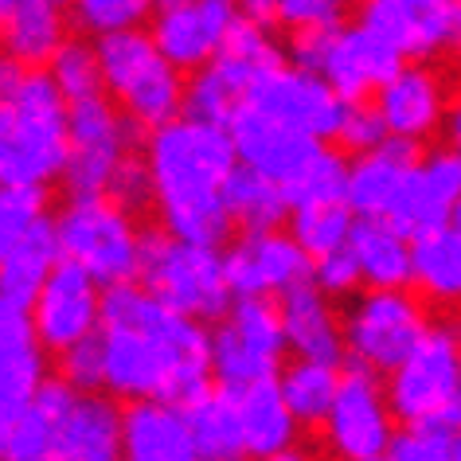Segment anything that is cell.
<instances>
[{
	"instance_id": "6da1fadb",
	"label": "cell",
	"mask_w": 461,
	"mask_h": 461,
	"mask_svg": "<svg viewBox=\"0 0 461 461\" xmlns=\"http://www.w3.org/2000/svg\"><path fill=\"white\" fill-rule=\"evenodd\" d=\"M106 387L125 399L192 407L212 387V337L195 317L165 305L145 285L118 282L102 294Z\"/></svg>"
},
{
	"instance_id": "7a4b0ae2",
	"label": "cell",
	"mask_w": 461,
	"mask_h": 461,
	"mask_svg": "<svg viewBox=\"0 0 461 461\" xmlns=\"http://www.w3.org/2000/svg\"><path fill=\"white\" fill-rule=\"evenodd\" d=\"M239 165L227 125L172 118L149 137V168L157 184V207L172 235L219 247L230 230L227 180Z\"/></svg>"
},
{
	"instance_id": "3957f363",
	"label": "cell",
	"mask_w": 461,
	"mask_h": 461,
	"mask_svg": "<svg viewBox=\"0 0 461 461\" xmlns=\"http://www.w3.org/2000/svg\"><path fill=\"white\" fill-rule=\"evenodd\" d=\"M71 102L51 71H32L16 55L0 59V184L43 188L67 168Z\"/></svg>"
},
{
	"instance_id": "277c9868",
	"label": "cell",
	"mask_w": 461,
	"mask_h": 461,
	"mask_svg": "<svg viewBox=\"0 0 461 461\" xmlns=\"http://www.w3.org/2000/svg\"><path fill=\"white\" fill-rule=\"evenodd\" d=\"M137 278L149 294H157L165 305L180 309L195 321H219L230 305L227 262L212 243H192L165 230L141 235V267Z\"/></svg>"
},
{
	"instance_id": "5b68a950",
	"label": "cell",
	"mask_w": 461,
	"mask_h": 461,
	"mask_svg": "<svg viewBox=\"0 0 461 461\" xmlns=\"http://www.w3.org/2000/svg\"><path fill=\"white\" fill-rule=\"evenodd\" d=\"M98 59H102V78L106 90L122 102L137 125H157L172 122L184 110V86H180V67L157 48L153 36L137 28L106 32L98 36Z\"/></svg>"
},
{
	"instance_id": "8992f818",
	"label": "cell",
	"mask_w": 461,
	"mask_h": 461,
	"mask_svg": "<svg viewBox=\"0 0 461 461\" xmlns=\"http://www.w3.org/2000/svg\"><path fill=\"white\" fill-rule=\"evenodd\" d=\"M387 399L399 422H442L461 430V332L426 329L391 372Z\"/></svg>"
},
{
	"instance_id": "52a82bcc",
	"label": "cell",
	"mask_w": 461,
	"mask_h": 461,
	"mask_svg": "<svg viewBox=\"0 0 461 461\" xmlns=\"http://www.w3.org/2000/svg\"><path fill=\"white\" fill-rule=\"evenodd\" d=\"M130 212L110 195H71L55 219L63 258L86 267L102 285L133 282L141 267V235L130 227Z\"/></svg>"
},
{
	"instance_id": "ba28073f",
	"label": "cell",
	"mask_w": 461,
	"mask_h": 461,
	"mask_svg": "<svg viewBox=\"0 0 461 461\" xmlns=\"http://www.w3.org/2000/svg\"><path fill=\"white\" fill-rule=\"evenodd\" d=\"M285 348L290 340L278 305H270L267 297H239L212 332V375L215 384L243 391L258 379L278 375Z\"/></svg>"
},
{
	"instance_id": "9c48e42d",
	"label": "cell",
	"mask_w": 461,
	"mask_h": 461,
	"mask_svg": "<svg viewBox=\"0 0 461 461\" xmlns=\"http://www.w3.org/2000/svg\"><path fill=\"white\" fill-rule=\"evenodd\" d=\"M426 329H430L426 313L407 294V285L402 290H372L348 309L344 344L360 367L391 375L411 356L414 344L426 337Z\"/></svg>"
},
{
	"instance_id": "30bf717a",
	"label": "cell",
	"mask_w": 461,
	"mask_h": 461,
	"mask_svg": "<svg viewBox=\"0 0 461 461\" xmlns=\"http://www.w3.org/2000/svg\"><path fill=\"white\" fill-rule=\"evenodd\" d=\"M133 118L122 122L102 95L71 102L67 125V168L63 184L71 195H106L113 168L125 160L133 145Z\"/></svg>"
},
{
	"instance_id": "8fae6325",
	"label": "cell",
	"mask_w": 461,
	"mask_h": 461,
	"mask_svg": "<svg viewBox=\"0 0 461 461\" xmlns=\"http://www.w3.org/2000/svg\"><path fill=\"white\" fill-rule=\"evenodd\" d=\"M329 446L348 461H379L387 457L395 438V411L387 391L375 384V372L356 364L340 375V391L325 419Z\"/></svg>"
},
{
	"instance_id": "7c38bea8",
	"label": "cell",
	"mask_w": 461,
	"mask_h": 461,
	"mask_svg": "<svg viewBox=\"0 0 461 461\" xmlns=\"http://www.w3.org/2000/svg\"><path fill=\"white\" fill-rule=\"evenodd\" d=\"M98 278L71 258H59L51 278L43 282L40 297L32 302L36 337L48 352H67L71 344L102 329V294Z\"/></svg>"
},
{
	"instance_id": "4fadbf2b",
	"label": "cell",
	"mask_w": 461,
	"mask_h": 461,
	"mask_svg": "<svg viewBox=\"0 0 461 461\" xmlns=\"http://www.w3.org/2000/svg\"><path fill=\"white\" fill-rule=\"evenodd\" d=\"M227 282L235 297H270L302 282H313V255L282 230H247L223 255Z\"/></svg>"
},
{
	"instance_id": "5bb4252c",
	"label": "cell",
	"mask_w": 461,
	"mask_h": 461,
	"mask_svg": "<svg viewBox=\"0 0 461 461\" xmlns=\"http://www.w3.org/2000/svg\"><path fill=\"white\" fill-rule=\"evenodd\" d=\"M247 102H255V106L267 110L270 118L294 125V130L317 137V141L337 137L340 122H344V110H348V102L329 86L325 75L305 71V67H297V63L294 67L282 63L278 71H270L247 95Z\"/></svg>"
},
{
	"instance_id": "9a60e30c",
	"label": "cell",
	"mask_w": 461,
	"mask_h": 461,
	"mask_svg": "<svg viewBox=\"0 0 461 461\" xmlns=\"http://www.w3.org/2000/svg\"><path fill=\"white\" fill-rule=\"evenodd\" d=\"M461 0H364V24L402 59H426L454 48Z\"/></svg>"
},
{
	"instance_id": "2e32d148",
	"label": "cell",
	"mask_w": 461,
	"mask_h": 461,
	"mask_svg": "<svg viewBox=\"0 0 461 461\" xmlns=\"http://www.w3.org/2000/svg\"><path fill=\"white\" fill-rule=\"evenodd\" d=\"M239 16V0H192L180 8H160L153 40L180 71H200L215 59Z\"/></svg>"
},
{
	"instance_id": "e0dca14e",
	"label": "cell",
	"mask_w": 461,
	"mask_h": 461,
	"mask_svg": "<svg viewBox=\"0 0 461 461\" xmlns=\"http://www.w3.org/2000/svg\"><path fill=\"white\" fill-rule=\"evenodd\" d=\"M399 67H402V55L360 20L356 28L340 24L332 32L321 75L329 78V86L337 90L344 102H364L367 95H375Z\"/></svg>"
},
{
	"instance_id": "ac0fdd59",
	"label": "cell",
	"mask_w": 461,
	"mask_h": 461,
	"mask_svg": "<svg viewBox=\"0 0 461 461\" xmlns=\"http://www.w3.org/2000/svg\"><path fill=\"white\" fill-rule=\"evenodd\" d=\"M227 130H230V141H235L239 160L250 168H258V172H267V176H274L278 184L321 145L317 137L270 118V113L258 110L255 102H243Z\"/></svg>"
},
{
	"instance_id": "d6986e66",
	"label": "cell",
	"mask_w": 461,
	"mask_h": 461,
	"mask_svg": "<svg viewBox=\"0 0 461 461\" xmlns=\"http://www.w3.org/2000/svg\"><path fill=\"white\" fill-rule=\"evenodd\" d=\"M414 160H419L414 141H407V137H387L372 153H360V160L348 165V188H344L348 207L360 219H391Z\"/></svg>"
},
{
	"instance_id": "ffe728a7",
	"label": "cell",
	"mask_w": 461,
	"mask_h": 461,
	"mask_svg": "<svg viewBox=\"0 0 461 461\" xmlns=\"http://www.w3.org/2000/svg\"><path fill=\"white\" fill-rule=\"evenodd\" d=\"M457 200H461V157L454 149H434L422 160H414L391 223L402 227L407 235L438 227L449 219Z\"/></svg>"
},
{
	"instance_id": "44dd1931",
	"label": "cell",
	"mask_w": 461,
	"mask_h": 461,
	"mask_svg": "<svg viewBox=\"0 0 461 461\" xmlns=\"http://www.w3.org/2000/svg\"><path fill=\"white\" fill-rule=\"evenodd\" d=\"M375 110L384 113L391 137H407L419 145L446 118V90L426 67H399L375 90Z\"/></svg>"
},
{
	"instance_id": "7402d4cb",
	"label": "cell",
	"mask_w": 461,
	"mask_h": 461,
	"mask_svg": "<svg viewBox=\"0 0 461 461\" xmlns=\"http://www.w3.org/2000/svg\"><path fill=\"white\" fill-rule=\"evenodd\" d=\"M122 426L125 411L118 402L95 395V391H78L75 402L63 411L59 426H55V461H113L122 457Z\"/></svg>"
},
{
	"instance_id": "603a6c76",
	"label": "cell",
	"mask_w": 461,
	"mask_h": 461,
	"mask_svg": "<svg viewBox=\"0 0 461 461\" xmlns=\"http://www.w3.org/2000/svg\"><path fill=\"white\" fill-rule=\"evenodd\" d=\"M122 449L130 461H192L200 457L188 411L168 399H137L125 411Z\"/></svg>"
},
{
	"instance_id": "cb8c5ba5",
	"label": "cell",
	"mask_w": 461,
	"mask_h": 461,
	"mask_svg": "<svg viewBox=\"0 0 461 461\" xmlns=\"http://www.w3.org/2000/svg\"><path fill=\"white\" fill-rule=\"evenodd\" d=\"M278 313L285 325V340L297 356L329 364H340V356H348L344 329L337 325V317L329 309V294L317 282H302L294 290H285L278 297Z\"/></svg>"
},
{
	"instance_id": "d4e9b609",
	"label": "cell",
	"mask_w": 461,
	"mask_h": 461,
	"mask_svg": "<svg viewBox=\"0 0 461 461\" xmlns=\"http://www.w3.org/2000/svg\"><path fill=\"white\" fill-rule=\"evenodd\" d=\"M78 391L67 379H43L36 399L16 414L13 422L0 426V457L5 461H43L51 457L55 446V426L63 411L75 402Z\"/></svg>"
},
{
	"instance_id": "484cf974",
	"label": "cell",
	"mask_w": 461,
	"mask_h": 461,
	"mask_svg": "<svg viewBox=\"0 0 461 461\" xmlns=\"http://www.w3.org/2000/svg\"><path fill=\"white\" fill-rule=\"evenodd\" d=\"M239 411H243V438L247 457H285L297 438V414L285 402L278 375L258 379L239 391Z\"/></svg>"
},
{
	"instance_id": "4316f807",
	"label": "cell",
	"mask_w": 461,
	"mask_h": 461,
	"mask_svg": "<svg viewBox=\"0 0 461 461\" xmlns=\"http://www.w3.org/2000/svg\"><path fill=\"white\" fill-rule=\"evenodd\" d=\"M348 247L372 290H402V285H411V235L391 219L356 215Z\"/></svg>"
},
{
	"instance_id": "83f0119b",
	"label": "cell",
	"mask_w": 461,
	"mask_h": 461,
	"mask_svg": "<svg viewBox=\"0 0 461 461\" xmlns=\"http://www.w3.org/2000/svg\"><path fill=\"white\" fill-rule=\"evenodd\" d=\"M411 285L438 305L461 302V230H454V223L411 235Z\"/></svg>"
},
{
	"instance_id": "f1b7e54d",
	"label": "cell",
	"mask_w": 461,
	"mask_h": 461,
	"mask_svg": "<svg viewBox=\"0 0 461 461\" xmlns=\"http://www.w3.org/2000/svg\"><path fill=\"white\" fill-rule=\"evenodd\" d=\"M59 258H63V250H59L55 223L51 219H40V223L0 258V297L32 309V302H36L43 290V282L59 267Z\"/></svg>"
},
{
	"instance_id": "f546056e",
	"label": "cell",
	"mask_w": 461,
	"mask_h": 461,
	"mask_svg": "<svg viewBox=\"0 0 461 461\" xmlns=\"http://www.w3.org/2000/svg\"><path fill=\"white\" fill-rule=\"evenodd\" d=\"M267 32L270 28L250 24L247 16H239L235 28H230V36L223 40V48H219L215 59L207 63L230 90H239V95H243V102H247L250 90L262 83V78H267L270 71H278V67L285 63L282 51L274 48V40L267 36Z\"/></svg>"
},
{
	"instance_id": "4dcf8cb0",
	"label": "cell",
	"mask_w": 461,
	"mask_h": 461,
	"mask_svg": "<svg viewBox=\"0 0 461 461\" xmlns=\"http://www.w3.org/2000/svg\"><path fill=\"white\" fill-rule=\"evenodd\" d=\"M188 422L195 434V449L200 457L212 461H235L247 457V438H243V411H239V387H207L200 399L192 402Z\"/></svg>"
},
{
	"instance_id": "1f68e13d",
	"label": "cell",
	"mask_w": 461,
	"mask_h": 461,
	"mask_svg": "<svg viewBox=\"0 0 461 461\" xmlns=\"http://www.w3.org/2000/svg\"><path fill=\"white\" fill-rule=\"evenodd\" d=\"M63 5L55 0H13L5 16V48L20 63L40 67L51 63L55 51L63 48Z\"/></svg>"
},
{
	"instance_id": "d6a6232c",
	"label": "cell",
	"mask_w": 461,
	"mask_h": 461,
	"mask_svg": "<svg viewBox=\"0 0 461 461\" xmlns=\"http://www.w3.org/2000/svg\"><path fill=\"white\" fill-rule=\"evenodd\" d=\"M227 207L230 219L243 223L247 230H270L282 227V219L294 212L290 200H285L282 184L267 176V172L250 168V165H235L227 180Z\"/></svg>"
},
{
	"instance_id": "836d02e7",
	"label": "cell",
	"mask_w": 461,
	"mask_h": 461,
	"mask_svg": "<svg viewBox=\"0 0 461 461\" xmlns=\"http://www.w3.org/2000/svg\"><path fill=\"white\" fill-rule=\"evenodd\" d=\"M278 384L285 391V402H290V411L297 414V422H302V426H317V422L329 419L332 402H337L340 364L297 356V360L278 375Z\"/></svg>"
},
{
	"instance_id": "e575fe53",
	"label": "cell",
	"mask_w": 461,
	"mask_h": 461,
	"mask_svg": "<svg viewBox=\"0 0 461 461\" xmlns=\"http://www.w3.org/2000/svg\"><path fill=\"white\" fill-rule=\"evenodd\" d=\"M290 227L294 239L302 243L309 255L321 258L329 250L348 247L352 227H356V212L348 207V200H317V203H302L290 212Z\"/></svg>"
},
{
	"instance_id": "d590c367",
	"label": "cell",
	"mask_w": 461,
	"mask_h": 461,
	"mask_svg": "<svg viewBox=\"0 0 461 461\" xmlns=\"http://www.w3.org/2000/svg\"><path fill=\"white\" fill-rule=\"evenodd\" d=\"M344 188H348V165L325 141L282 180V192L290 200V207L317 203V200H344Z\"/></svg>"
},
{
	"instance_id": "8d00e7d4",
	"label": "cell",
	"mask_w": 461,
	"mask_h": 461,
	"mask_svg": "<svg viewBox=\"0 0 461 461\" xmlns=\"http://www.w3.org/2000/svg\"><path fill=\"white\" fill-rule=\"evenodd\" d=\"M40 384H43L40 340L20 344V348H0V426L13 422L36 399Z\"/></svg>"
},
{
	"instance_id": "74e56055",
	"label": "cell",
	"mask_w": 461,
	"mask_h": 461,
	"mask_svg": "<svg viewBox=\"0 0 461 461\" xmlns=\"http://www.w3.org/2000/svg\"><path fill=\"white\" fill-rule=\"evenodd\" d=\"M48 67H51V78L59 83L67 102H83V98H95V95L106 90L98 48H86V43H63Z\"/></svg>"
},
{
	"instance_id": "f35d334b",
	"label": "cell",
	"mask_w": 461,
	"mask_h": 461,
	"mask_svg": "<svg viewBox=\"0 0 461 461\" xmlns=\"http://www.w3.org/2000/svg\"><path fill=\"white\" fill-rule=\"evenodd\" d=\"M243 106V95L230 90L212 67H200V75L184 90V113L195 122H212V125H230L235 110Z\"/></svg>"
},
{
	"instance_id": "ab89813d",
	"label": "cell",
	"mask_w": 461,
	"mask_h": 461,
	"mask_svg": "<svg viewBox=\"0 0 461 461\" xmlns=\"http://www.w3.org/2000/svg\"><path fill=\"white\" fill-rule=\"evenodd\" d=\"M457 430L442 422H402V430L391 438V461H454Z\"/></svg>"
},
{
	"instance_id": "60d3db41",
	"label": "cell",
	"mask_w": 461,
	"mask_h": 461,
	"mask_svg": "<svg viewBox=\"0 0 461 461\" xmlns=\"http://www.w3.org/2000/svg\"><path fill=\"white\" fill-rule=\"evenodd\" d=\"M43 219V188L0 184V258Z\"/></svg>"
},
{
	"instance_id": "b9f144b4",
	"label": "cell",
	"mask_w": 461,
	"mask_h": 461,
	"mask_svg": "<svg viewBox=\"0 0 461 461\" xmlns=\"http://www.w3.org/2000/svg\"><path fill=\"white\" fill-rule=\"evenodd\" d=\"M153 5L157 0H75V16L86 32L106 36V32L137 28Z\"/></svg>"
},
{
	"instance_id": "7bdbcfd3",
	"label": "cell",
	"mask_w": 461,
	"mask_h": 461,
	"mask_svg": "<svg viewBox=\"0 0 461 461\" xmlns=\"http://www.w3.org/2000/svg\"><path fill=\"white\" fill-rule=\"evenodd\" d=\"M59 360H63V379L75 391L106 387V344H102V329L71 344L67 352H59Z\"/></svg>"
},
{
	"instance_id": "ee69618b",
	"label": "cell",
	"mask_w": 461,
	"mask_h": 461,
	"mask_svg": "<svg viewBox=\"0 0 461 461\" xmlns=\"http://www.w3.org/2000/svg\"><path fill=\"white\" fill-rule=\"evenodd\" d=\"M106 195L118 207H125V212H141V207L153 203L157 200V184H153V168H149V160H137V157L125 153V160L113 168Z\"/></svg>"
},
{
	"instance_id": "f6af8a7d",
	"label": "cell",
	"mask_w": 461,
	"mask_h": 461,
	"mask_svg": "<svg viewBox=\"0 0 461 461\" xmlns=\"http://www.w3.org/2000/svg\"><path fill=\"white\" fill-rule=\"evenodd\" d=\"M340 141L356 149V153H372V149H379L387 141V122L384 113H379L375 106H367V102H348V110H344V122H340Z\"/></svg>"
},
{
	"instance_id": "bcb514c9",
	"label": "cell",
	"mask_w": 461,
	"mask_h": 461,
	"mask_svg": "<svg viewBox=\"0 0 461 461\" xmlns=\"http://www.w3.org/2000/svg\"><path fill=\"white\" fill-rule=\"evenodd\" d=\"M313 282H317L329 297H348L356 285L364 282L360 262H356L352 247H340V250H329V255L313 258Z\"/></svg>"
},
{
	"instance_id": "7dc6e473",
	"label": "cell",
	"mask_w": 461,
	"mask_h": 461,
	"mask_svg": "<svg viewBox=\"0 0 461 461\" xmlns=\"http://www.w3.org/2000/svg\"><path fill=\"white\" fill-rule=\"evenodd\" d=\"M344 0H278V24L290 32L313 28H340Z\"/></svg>"
},
{
	"instance_id": "c3c4849f",
	"label": "cell",
	"mask_w": 461,
	"mask_h": 461,
	"mask_svg": "<svg viewBox=\"0 0 461 461\" xmlns=\"http://www.w3.org/2000/svg\"><path fill=\"white\" fill-rule=\"evenodd\" d=\"M36 321L28 305L5 302L0 297V348H20V344H36Z\"/></svg>"
},
{
	"instance_id": "681fc988",
	"label": "cell",
	"mask_w": 461,
	"mask_h": 461,
	"mask_svg": "<svg viewBox=\"0 0 461 461\" xmlns=\"http://www.w3.org/2000/svg\"><path fill=\"white\" fill-rule=\"evenodd\" d=\"M239 13H243L250 24L274 28L278 24V0H239Z\"/></svg>"
},
{
	"instance_id": "f907efd6",
	"label": "cell",
	"mask_w": 461,
	"mask_h": 461,
	"mask_svg": "<svg viewBox=\"0 0 461 461\" xmlns=\"http://www.w3.org/2000/svg\"><path fill=\"white\" fill-rule=\"evenodd\" d=\"M449 149L461 157V102L454 106V113H449Z\"/></svg>"
},
{
	"instance_id": "816d5d0a",
	"label": "cell",
	"mask_w": 461,
	"mask_h": 461,
	"mask_svg": "<svg viewBox=\"0 0 461 461\" xmlns=\"http://www.w3.org/2000/svg\"><path fill=\"white\" fill-rule=\"evenodd\" d=\"M446 223H454V230H461V200L454 203V212H449V219H446Z\"/></svg>"
},
{
	"instance_id": "f5cc1de1",
	"label": "cell",
	"mask_w": 461,
	"mask_h": 461,
	"mask_svg": "<svg viewBox=\"0 0 461 461\" xmlns=\"http://www.w3.org/2000/svg\"><path fill=\"white\" fill-rule=\"evenodd\" d=\"M180 5H192V0H157V8H180Z\"/></svg>"
},
{
	"instance_id": "db71d44e",
	"label": "cell",
	"mask_w": 461,
	"mask_h": 461,
	"mask_svg": "<svg viewBox=\"0 0 461 461\" xmlns=\"http://www.w3.org/2000/svg\"><path fill=\"white\" fill-rule=\"evenodd\" d=\"M8 8H13V0H0V28H5V16H8Z\"/></svg>"
}]
</instances>
